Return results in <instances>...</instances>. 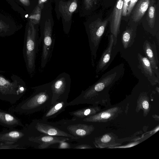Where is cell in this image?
Returning a JSON list of instances; mask_svg holds the SVG:
<instances>
[{
	"instance_id": "cell-1",
	"label": "cell",
	"mask_w": 159,
	"mask_h": 159,
	"mask_svg": "<svg viewBox=\"0 0 159 159\" xmlns=\"http://www.w3.org/2000/svg\"><path fill=\"white\" fill-rule=\"evenodd\" d=\"M51 82L32 88L34 93L27 98L11 108V110L19 114H29L50 108L52 92Z\"/></svg>"
},
{
	"instance_id": "cell-2",
	"label": "cell",
	"mask_w": 159,
	"mask_h": 159,
	"mask_svg": "<svg viewBox=\"0 0 159 159\" xmlns=\"http://www.w3.org/2000/svg\"><path fill=\"white\" fill-rule=\"evenodd\" d=\"M26 90L25 82L18 76L13 75L10 78L0 74V100L14 104Z\"/></svg>"
},
{
	"instance_id": "cell-3",
	"label": "cell",
	"mask_w": 159,
	"mask_h": 159,
	"mask_svg": "<svg viewBox=\"0 0 159 159\" xmlns=\"http://www.w3.org/2000/svg\"><path fill=\"white\" fill-rule=\"evenodd\" d=\"M39 45L37 30L34 25L30 21L25 34L23 54L27 71L30 74L35 70Z\"/></svg>"
},
{
	"instance_id": "cell-4",
	"label": "cell",
	"mask_w": 159,
	"mask_h": 159,
	"mask_svg": "<svg viewBox=\"0 0 159 159\" xmlns=\"http://www.w3.org/2000/svg\"><path fill=\"white\" fill-rule=\"evenodd\" d=\"M51 82L52 92L51 106L57 101H67L71 86L70 75L66 73L63 72Z\"/></svg>"
},
{
	"instance_id": "cell-5",
	"label": "cell",
	"mask_w": 159,
	"mask_h": 159,
	"mask_svg": "<svg viewBox=\"0 0 159 159\" xmlns=\"http://www.w3.org/2000/svg\"><path fill=\"white\" fill-rule=\"evenodd\" d=\"M30 134L28 129H9L0 132V146L3 145H17L24 148V146L32 143L29 140Z\"/></svg>"
},
{
	"instance_id": "cell-6",
	"label": "cell",
	"mask_w": 159,
	"mask_h": 159,
	"mask_svg": "<svg viewBox=\"0 0 159 159\" xmlns=\"http://www.w3.org/2000/svg\"><path fill=\"white\" fill-rule=\"evenodd\" d=\"M109 19L108 18L103 20L98 18L90 23L88 27L87 33L93 62V59L96 58V52Z\"/></svg>"
},
{
	"instance_id": "cell-7",
	"label": "cell",
	"mask_w": 159,
	"mask_h": 159,
	"mask_svg": "<svg viewBox=\"0 0 159 159\" xmlns=\"http://www.w3.org/2000/svg\"><path fill=\"white\" fill-rule=\"evenodd\" d=\"M52 27L50 20L45 22L41 36L39 39V44L42 43L41 67L44 68L46 66L50 56L52 46Z\"/></svg>"
},
{
	"instance_id": "cell-8",
	"label": "cell",
	"mask_w": 159,
	"mask_h": 159,
	"mask_svg": "<svg viewBox=\"0 0 159 159\" xmlns=\"http://www.w3.org/2000/svg\"><path fill=\"white\" fill-rule=\"evenodd\" d=\"M27 129L31 134L34 132H38L44 134L69 138L73 139L80 138L75 137L52 124L46 123L41 120H34L28 127Z\"/></svg>"
},
{
	"instance_id": "cell-9",
	"label": "cell",
	"mask_w": 159,
	"mask_h": 159,
	"mask_svg": "<svg viewBox=\"0 0 159 159\" xmlns=\"http://www.w3.org/2000/svg\"><path fill=\"white\" fill-rule=\"evenodd\" d=\"M116 75L117 73L115 72L109 74L100 79L87 89L85 91H82L78 97L68 103V106L79 104L82 101L93 94L102 91L106 86L114 82Z\"/></svg>"
},
{
	"instance_id": "cell-10",
	"label": "cell",
	"mask_w": 159,
	"mask_h": 159,
	"mask_svg": "<svg viewBox=\"0 0 159 159\" xmlns=\"http://www.w3.org/2000/svg\"><path fill=\"white\" fill-rule=\"evenodd\" d=\"M123 0H117L109 17L110 29L114 39L113 45L117 43L118 35L120 32V26L123 5Z\"/></svg>"
},
{
	"instance_id": "cell-11",
	"label": "cell",
	"mask_w": 159,
	"mask_h": 159,
	"mask_svg": "<svg viewBox=\"0 0 159 159\" xmlns=\"http://www.w3.org/2000/svg\"><path fill=\"white\" fill-rule=\"evenodd\" d=\"M139 61L138 67L141 70L142 73L147 78L152 85L159 83V79L155 76V74L148 59L140 53L138 54Z\"/></svg>"
},
{
	"instance_id": "cell-12",
	"label": "cell",
	"mask_w": 159,
	"mask_h": 159,
	"mask_svg": "<svg viewBox=\"0 0 159 159\" xmlns=\"http://www.w3.org/2000/svg\"><path fill=\"white\" fill-rule=\"evenodd\" d=\"M143 49L145 57L149 60L155 75L159 78V61L155 43H151L146 40L143 43Z\"/></svg>"
},
{
	"instance_id": "cell-13",
	"label": "cell",
	"mask_w": 159,
	"mask_h": 159,
	"mask_svg": "<svg viewBox=\"0 0 159 159\" xmlns=\"http://www.w3.org/2000/svg\"><path fill=\"white\" fill-rule=\"evenodd\" d=\"M69 139L68 138L65 137L45 134L38 136L30 137L29 138V140L32 143L40 144L38 147L40 149L46 148L51 145L60 143Z\"/></svg>"
},
{
	"instance_id": "cell-14",
	"label": "cell",
	"mask_w": 159,
	"mask_h": 159,
	"mask_svg": "<svg viewBox=\"0 0 159 159\" xmlns=\"http://www.w3.org/2000/svg\"><path fill=\"white\" fill-rule=\"evenodd\" d=\"M0 125L9 129L23 126L20 119L13 114L0 109Z\"/></svg>"
},
{
	"instance_id": "cell-15",
	"label": "cell",
	"mask_w": 159,
	"mask_h": 159,
	"mask_svg": "<svg viewBox=\"0 0 159 159\" xmlns=\"http://www.w3.org/2000/svg\"><path fill=\"white\" fill-rule=\"evenodd\" d=\"M68 106L67 101H57L49 108L41 118V121L46 122L50 119L57 117L60 113L65 111V108Z\"/></svg>"
},
{
	"instance_id": "cell-16",
	"label": "cell",
	"mask_w": 159,
	"mask_h": 159,
	"mask_svg": "<svg viewBox=\"0 0 159 159\" xmlns=\"http://www.w3.org/2000/svg\"><path fill=\"white\" fill-rule=\"evenodd\" d=\"M114 44V39L112 34L108 36L107 47L104 51L99 61L96 70V74L104 70V68L109 61Z\"/></svg>"
},
{
	"instance_id": "cell-17",
	"label": "cell",
	"mask_w": 159,
	"mask_h": 159,
	"mask_svg": "<svg viewBox=\"0 0 159 159\" xmlns=\"http://www.w3.org/2000/svg\"><path fill=\"white\" fill-rule=\"evenodd\" d=\"M150 1V0H138L131 13L133 22L136 23L141 20L148 10Z\"/></svg>"
},
{
	"instance_id": "cell-18",
	"label": "cell",
	"mask_w": 159,
	"mask_h": 159,
	"mask_svg": "<svg viewBox=\"0 0 159 159\" xmlns=\"http://www.w3.org/2000/svg\"><path fill=\"white\" fill-rule=\"evenodd\" d=\"M137 25H128L121 35V42L123 47L126 49L133 44L136 35Z\"/></svg>"
},
{
	"instance_id": "cell-19",
	"label": "cell",
	"mask_w": 159,
	"mask_h": 159,
	"mask_svg": "<svg viewBox=\"0 0 159 159\" xmlns=\"http://www.w3.org/2000/svg\"><path fill=\"white\" fill-rule=\"evenodd\" d=\"M63 130L73 136L80 137L85 136L87 132L82 124L71 123L70 121L64 122L61 124Z\"/></svg>"
},
{
	"instance_id": "cell-20",
	"label": "cell",
	"mask_w": 159,
	"mask_h": 159,
	"mask_svg": "<svg viewBox=\"0 0 159 159\" xmlns=\"http://www.w3.org/2000/svg\"><path fill=\"white\" fill-rule=\"evenodd\" d=\"M77 7L76 0L70 1L62 5L61 7L62 12L65 16L70 18L72 14L75 11Z\"/></svg>"
},
{
	"instance_id": "cell-21",
	"label": "cell",
	"mask_w": 159,
	"mask_h": 159,
	"mask_svg": "<svg viewBox=\"0 0 159 159\" xmlns=\"http://www.w3.org/2000/svg\"><path fill=\"white\" fill-rule=\"evenodd\" d=\"M148 10L147 21L150 27L153 29L154 26L156 19V9L154 0L150 1Z\"/></svg>"
},
{
	"instance_id": "cell-22",
	"label": "cell",
	"mask_w": 159,
	"mask_h": 159,
	"mask_svg": "<svg viewBox=\"0 0 159 159\" xmlns=\"http://www.w3.org/2000/svg\"><path fill=\"white\" fill-rule=\"evenodd\" d=\"M42 9L38 6H36L29 17L31 21L34 25L38 24L40 19Z\"/></svg>"
},
{
	"instance_id": "cell-23",
	"label": "cell",
	"mask_w": 159,
	"mask_h": 159,
	"mask_svg": "<svg viewBox=\"0 0 159 159\" xmlns=\"http://www.w3.org/2000/svg\"><path fill=\"white\" fill-rule=\"evenodd\" d=\"M138 0H130L127 9V13L126 16H129L135 5Z\"/></svg>"
},
{
	"instance_id": "cell-24",
	"label": "cell",
	"mask_w": 159,
	"mask_h": 159,
	"mask_svg": "<svg viewBox=\"0 0 159 159\" xmlns=\"http://www.w3.org/2000/svg\"><path fill=\"white\" fill-rule=\"evenodd\" d=\"M97 0H84V3L87 9H90L93 4L97 3Z\"/></svg>"
},
{
	"instance_id": "cell-25",
	"label": "cell",
	"mask_w": 159,
	"mask_h": 159,
	"mask_svg": "<svg viewBox=\"0 0 159 159\" xmlns=\"http://www.w3.org/2000/svg\"><path fill=\"white\" fill-rule=\"evenodd\" d=\"M130 0H123L122 11V16H127V9Z\"/></svg>"
},
{
	"instance_id": "cell-26",
	"label": "cell",
	"mask_w": 159,
	"mask_h": 159,
	"mask_svg": "<svg viewBox=\"0 0 159 159\" xmlns=\"http://www.w3.org/2000/svg\"><path fill=\"white\" fill-rule=\"evenodd\" d=\"M70 148V144L65 141H63L59 143V148L61 149L69 148Z\"/></svg>"
},
{
	"instance_id": "cell-27",
	"label": "cell",
	"mask_w": 159,
	"mask_h": 159,
	"mask_svg": "<svg viewBox=\"0 0 159 159\" xmlns=\"http://www.w3.org/2000/svg\"><path fill=\"white\" fill-rule=\"evenodd\" d=\"M111 139V137L108 135H104L101 139V141L103 143H107Z\"/></svg>"
},
{
	"instance_id": "cell-28",
	"label": "cell",
	"mask_w": 159,
	"mask_h": 159,
	"mask_svg": "<svg viewBox=\"0 0 159 159\" xmlns=\"http://www.w3.org/2000/svg\"><path fill=\"white\" fill-rule=\"evenodd\" d=\"M111 116V114L108 112H103L102 114L101 117L102 118L105 119L108 118Z\"/></svg>"
},
{
	"instance_id": "cell-29",
	"label": "cell",
	"mask_w": 159,
	"mask_h": 159,
	"mask_svg": "<svg viewBox=\"0 0 159 159\" xmlns=\"http://www.w3.org/2000/svg\"><path fill=\"white\" fill-rule=\"evenodd\" d=\"M47 0H39L38 6L42 9L43 7L44 3L47 1Z\"/></svg>"
},
{
	"instance_id": "cell-30",
	"label": "cell",
	"mask_w": 159,
	"mask_h": 159,
	"mask_svg": "<svg viewBox=\"0 0 159 159\" xmlns=\"http://www.w3.org/2000/svg\"><path fill=\"white\" fill-rule=\"evenodd\" d=\"M143 107L145 109H147L149 107V103L147 101H144L143 103Z\"/></svg>"
},
{
	"instance_id": "cell-31",
	"label": "cell",
	"mask_w": 159,
	"mask_h": 159,
	"mask_svg": "<svg viewBox=\"0 0 159 159\" xmlns=\"http://www.w3.org/2000/svg\"><path fill=\"white\" fill-rule=\"evenodd\" d=\"M20 1L24 5L28 6L30 4V2L29 0H20Z\"/></svg>"
}]
</instances>
